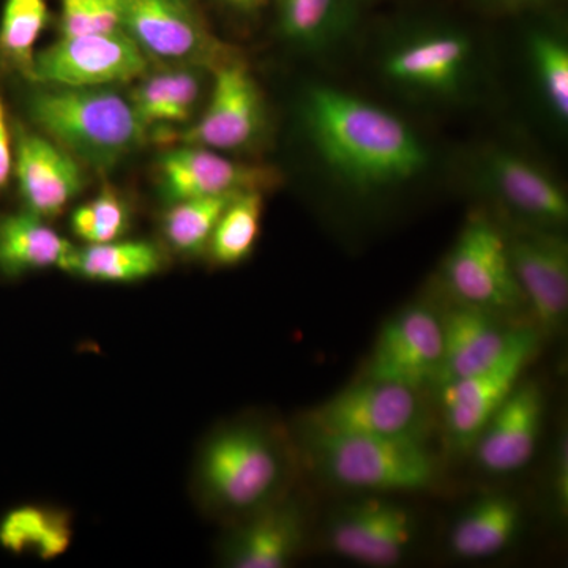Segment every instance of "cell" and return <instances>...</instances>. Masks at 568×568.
<instances>
[{
	"label": "cell",
	"mask_w": 568,
	"mask_h": 568,
	"mask_svg": "<svg viewBox=\"0 0 568 568\" xmlns=\"http://www.w3.org/2000/svg\"><path fill=\"white\" fill-rule=\"evenodd\" d=\"M301 121L328 173L361 193L396 189L428 166L424 141L394 112L331 85H312Z\"/></svg>",
	"instance_id": "cell-1"
},
{
	"label": "cell",
	"mask_w": 568,
	"mask_h": 568,
	"mask_svg": "<svg viewBox=\"0 0 568 568\" xmlns=\"http://www.w3.org/2000/svg\"><path fill=\"white\" fill-rule=\"evenodd\" d=\"M26 112L43 136L102 173L140 149L148 133L130 100L112 88L39 84Z\"/></svg>",
	"instance_id": "cell-2"
},
{
	"label": "cell",
	"mask_w": 568,
	"mask_h": 568,
	"mask_svg": "<svg viewBox=\"0 0 568 568\" xmlns=\"http://www.w3.org/2000/svg\"><path fill=\"white\" fill-rule=\"evenodd\" d=\"M283 476V455L274 435L257 424H234L205 440L193 485L209 511L250 515L274 503Z\"/></svg>",
	"instance_id": "cell-3"
},
{
	"label": "cell",
	"mask_w": 568,
	"mask_h": 568,
	"mask_svg": "<svg viewBox=\"0 0 568 568\" xmlns=\"http://www.w3.org/2000/svg\"><path fill=\"white\" fill-rule=\"evenodd\" d=\"M313 457L335 484L358 491H422L435 481V458L420 437L308 433Z\"/></svg>",
	"instance_id": "cell-4"
},
{
	"label": "cell",
	"mask_w": 568,
	"mask_h": 568,
	"mask_svg": "<svg viewBox=\"0 0 568 568\" xmlns=\"http://www.w3.org/2000/svg\"><path fill=\"white\" fill-rule=\"evenodd\" d=\"M122 29L151 61L212 71L237 58L213 36L194 0H123Z\"/></svg>",
	"instance_id": "cell-5"
},
{
	"label": "cell",
	"mask_w": 568,
	"mask_h": 568,
	"mask_svg": "<svg viewBox=\"0 0 568 568\" xmlns=\"http://www.w3.org/2000/svg\"><path fill=\"white\" fill-rule=\"evenodd\" d=\"M151 59L123 29L62 37L36 52L32 82L69 88H114L140 80Z\"/></svg>",
	"instance_id": "cell-6"
},
{
	"label": "cell",
	"mask_w": 568,
	"mask_h": 568,
	"mask_svg": "<svg viewBox=\"0 0 568 568\" xmlns=\"http://www.w3.org/2000/svg\"><path fill=\"white\" fill-rule=\"evenodd\" d=\"M444 272L448 287L465 305L495 313L511 312L526 302L511 268L507 241L481 213L467 220Z\"/></svg>",
	"instance_id": "cell-7"
},
{
	"label": "cell",
	"mask_w": 568,
	"mask_h": 568,
	"mask_svg": "<svg viewBox=\"0 0 568 568\" xmlns=\"http://www.w3.org/2000/svg\"><path fill=\"white\" fill-rule=\"evenodd\" d=\"M420 413L417 390L366 377L308 413L305 425L323 435L418 437Z\"/></svg>",
	"instance_id": "cell-8"
},
{
	"label": "cell",
	"mask_w": 568,
	"mask_h": 568,
	"mask_svg": "<svg viewBox=\"0 0 568 568\" xmlns=\"http://www.w3.org/2000/svg\"><path fill=\"white\" fill-rule=\"evenodd\" d=\"M211 100L201 119L175 134L182 144L212 151H239L256 142L265 129V103L260 85L239 58L212 70Z\"/></svg>",
	"instance_id": "cell-9"
},
{
	"label": "cell",
	"mask_w": 568,
	"mask_h": 568,
	"mask_svg": "<svg viewBox=\"0 0 568 568\" xmlns=\"http://www.w3.org/2000/svg\"><path fill=\"white\" fill-rule=\"evenodd\" d=\"M536 349V332L518 328L514 331L506 353L495 365L440 388L448 437L455 447L465 450L476 446L485 426L518 386L519 376Z\"/></svg>",
	"instance_id": "cell-10"
},
{
	"label": "cell",
	"mask_w": 568,
	"mask_h": 568,
	"mask_svg": "<svg viewBox=\"0 0 568 568\" xmlns=\"http://www.w3.org/2000/svg\"><path fill=\"white\" fill-rule=\"evenodd\" d=\"M473 41L455 29H426L394 44L384 58L387 80L398 88L450 99L469 81Z\"/></svg>",
	"instance_id": "cell-11"
},
{
	"label": "cell",
	"mask_w": 568,
	"mask_h": 568,
	"mask_svg": "<svg viewBox=\"0 0 568 568\" xmlns=\"http://www.w3.org/2000/svg\"><path fill=\"white\" fill-rule=\"evenodd\" d=\"M155 173L160 196L168 204L220 194L265 193L282 183L275 168L234 162L212 149L189 144L160 153Z\"/></svg>",
	"instance_id": "cell-12"
},
{
	"label": "cell",
	"mask_w": 568,
	"mask_h": 568,
	"mask_svg": "<svg viewBox=\"0 0 568 568\" xmlns=\"http://www.w3.org/2000/svg\"><path fill=\"white\" fill-rule=\"evenodd\" d=\"M443 323L424 305L392 317L377 336L366 377L417 390L435 384L443 361Z\"/></svg>",
	"instance_id": "cell-13"
},
{
	"label": "cell",
	"mask_w": 568,
	"mask_h": 568,
	"mask_svg": "<svg viewBox=\"0 0 568 568\" xmlns=\"http://www.w3.org/2000/svg\"><path fill=\"white\" fill-rule=\"evenodd\" d=\"M14 175L26 211L55 219L85 186L84 168L43 134L20 129L14 145Z\"/></svg>",
	"instance_id": "cell-14"
},
{
	"label": "cell",
	"mask_w": 568,
	"mask_h": 568,
	"mask_svg": "<svg viewBox=\"0 0 568 568\" xmlns=\"http://www.w3.org/2000/svg\"><path fill=\"white\" fill-rule=\"evenodd\" d=\"M480 181L504 207L523 220L544 227L567 222L568 201L562 186L525 155L503 149L488 152L480 163Z\"/></svg>",
	"instance_id": "cell-15"
},
{
	"label": "cell",
	"mask_w": 568,
	"mask_h": 568,
	"mask_svg": "<svg viewBox=\"0 0 568 568\" xmlns=\"http://www.w3.org/2000/svg\"><path fill=\"white\" fill-rule=\"evenodd\" d=\"M525 301L545 331H558L568 313V246L562 235L537 231L507 242Z\"/></svg>",
	"instance_id": "cell-16"
},
{
	"label": "cell",
	"mask_w": 568,
	"mask_h": 568,
	"mask_svg": "<svg viewBox=\"0 0 568 568\" xmlns=\"http://www.w3.org/2000/svg\"><path fill=\"white\" fill-rule=\"evenodd\" d=\"M414 537L409 510L386 500H366L335 518L328 540L343 558L387 567L398 562Z\"/></svg>",
	"instance_id": "cell-17"
},
{
	"label": "cell",
	"mask_w": 568,
	"mask_h": 568,
	"mask_svg": "<svg viewBox=\"0 0 568 568\" xmlns=\"http://www.w3.org/2000/svg\"><path fill=\"white\" fill-rule=\"evenodd\" d=\"M541 422L540 387L518 383L477 439L478 465L491 474L514 473L528 465L537 448Z\"/></svg>",
	"instance_id": "cell-18"
},
{
	"label": "cell",
	"mask_w": 568,
	"mask_h": 568,
	"mask_svg": "<svg viewBox=\"0 0 568 568\" xmlns=\"http://www.w3.org/2000/svg\"><path fill=\"white\" fill-rule=\"evenodd\" d=\"M305 537V521L294 503H271L246 515L224 541L222 562L233 568H283L293 562Z\"/></svg>",
	"instance_id": "cell-19"
},
{
	"label": "cell",
	"mask_w": 568,
	"mask_h": 568,
	"mask_svg": "<svg viewBox=\"0 0 568 568\" xmlns=\"http://www.w3.org/2000/svg\"><path fill=\"white\" fill-rule=\"evenodd\" d=\"M511 336L514 331H500L485 310L470 305L455 310L443 323V361L436 386L443 388L485 372L503 357Z\"/></svg>",
	"instance_id": "cell-20"
},
{
	"label": "cell",
	"mask_w": 568,
	"mask_h": 568,
	"mask_svg": "<svg viewBox=\"0 0 568 568\" xmlns=\"http://www.w3.org/2000/svg\"><path fill=\"white\" fill-rule=\"evenodd\" d=\"M203 67L174 65L140 78L129 97L145 129L192 121L203 95Z\"/></svg>",
	"instance_id": "cell-21"
},
{
	"label": "cell",
	"mask_w": 568,
	"mask_h": 568,
	"mask_svg": "<svg viewBox=\"0 0 568 568\" xmlns=\"http://www.w3.org/2000/svg\"><path fill=\"white\" fill-rule=\"evenodd\" d=\"M74 246L31 212L0 219V272L20 276L43 268L65 267Z\"/></svg>",
	"instance_id": "cell-22"
},
{
	"label": "cell",
	"mask_w": 568,
	"mask_h": 568,
	"mask_svg": "<svg viewBox=\"0 0 568 568\" xmlns=\"http://www.w3.org/2000/svg\"><path fill=\"white\" fill-rule=\"evenodd\" d=\"M159 246L145 241H114L73 248L63 271L99 283H136L159 274Z\"/></svg>",
	"instance_id": "cell-23"
},
{
	"label": "cell",
	"mask_w": 568,
	"mask_h": 568,
	"mask_svg": "<svg viewBox=\"0 0 568 568\" xmlns=\"http://www.w3.org/2000/svg\"><path fill=\"white\" fill-rule=\"evenodd\" d=\"M521 523V510L506 496H487L458 519L450 534V548L465 559L497 555L511 544Z\"/></svg>",
	"instance_id": "cell-24"
},
{
	"label": "cell",
	"mask_w": 568,
	"mask_h": 568,
	"mask_svg": "<svg viewBox=\"0 0 568 568\" xmlns=\"http://www.w3.org/2000/svg\"><path fill=\"white\" fill-rule=\"evenodd\" d=\"M284 39L305 50H324L349 29L353 0H272Z\"/></svg>",
	"instance_id": "cell-25"
},
{
	"label": "cell",
	"mask_w": 568,
	"mask_h": 568,
	"mask_svg": "<svg viewBox=\"0 0 568 568\" xmlns=\"http://www.w3.org/2000/svg\"><path fill=\"white\" fill-rule=\"evenodd\" d=\"M69 515L55 508L20 507L0 523V545L13 552L32 551L40 559L59 558L70 547Z\"/></svg>",
	"instance_id": "cell-26"
},
{
	"label": "cell",
	"mask_w": 568,
	"mask_h": 568,
	"mask_svg": "<svg viewBox=\"0 0 568 568\" xmlns=\"http://www.w3.org/2000/svg\"><path fill=\"white\" fill-rule=\"evenodd\" d=\"M263 194L239 193L226 205L207 246L213 263L230 267L241 264L252 254L260 237Z\"/></svg>",
	"instance_id": "cell-27"
},
{
	"label": "cell",
	"mask_w": 568,
	"mask_h": 568,
	"mask_svg": "<svg viewBox=\"0 0 568 568\" xmlns=\"http://www.w3.org/2000/svg\"><path fill=\"white\" fill-rule=\"evenodd\" d=\"M48 0H6L0 18V58L32 81L36 43L50 22Z\"/></svg>",
	"instance_id": "cell-28"
},
{
	"label": "cell",
	"mask_w": 568,
	"mask_h": 568,
	"mask_svg": "<svg viewBox=\"0 0 568 568\" xmlns=\"http://www.w3.org/2000/svg\"><path fill=\"white\" fill-rule=\"evenodd\" d=\"M235 194L193 197L170 204L163 216V234L171 248L185 256L205 252L220 216Z\"/></svg>",
	"instance_id": "cell-29"
},
{
	"label": "cell",
	"mask_w": 568,
	"mask_h": 568,
	"mask_svg": "<svg viewBox=\"0 0 568 568\" xmlns=\"http://www.w3.org/2000/svg\"><path fill=\"white\" fill-rule=\"evenodd\" d=\"M529 54L536 69L538 88L549 111L560 123L568 119V48L558 33L532 32Z\"/></svg>",
	"instance_id": "cell-30"
},
{
	"label": "cell",
	"mask_w": 568,
	"mask_h": 568,
	"mask_svg": "<svg viewBox=\"0 0 568 568\" xmlns=\"http://www.w3.org/2000/svg\"><path fill=\"white\" fill-rule=\"evenodd\" d=\"M70 224L85 244H108L119 241L129 230L130 213L118 193L103 190L91 203L73 212Z\"/></svg>",
	"instance_id": "cell-31"
},
{
	"label": "cell",
	"mask_w": 568,
	"mask_h": 568,
	"mask_svg": "<svg viewBox=\"0 0 568 568\" xmlns=\"http://www.w3.org/2000/svg\"><path fill=\"white\" fill-rule=\"evenodd\" d=\"M122 17L123 0H61L59 31L62 37L119 31Z\"/></svg>",
	"instance_id": "cell-32"
},
{
	"label": "cell",
	"mask_w": 568,
	"mask_h": 568,
	"mask_svg": "<svg viewBox=\"0 0 568 568\" xmlns=\"http://www.w3.org/2000/svg\"><path fill=\"white\" fill-rule=\"evenodd\" d=\"M552 496L560 514H567L568 507V446L567 436L560 435L552 466Z\"/></svg>",
	"instance_id": "cell-33"
},
{
	"label": "cell",
	"mask_w": 568,
	"mask_h": 568,
	"mask_svg": "<svg viewBox=\"0 0 568 568\" xmlns=\"http://www.w3.org/2000/svg\"><path fill=\"white\" fill-rule=\"evenodd\" d=\"M13 145H11V133L9 121H7L6 104L0 99V190L9 185L11 173H13Z\"/></svg>",
	"instance_id": "cell-34"
},
{
	"label": "cell",
	"mask_w": 568,
	"mask_h": 568,
	"mask_svg": "<svg viewBox=\"0 0 568 568\" xmlns=\"http://www.w3.org/2000/svg\"><path fill=\"white\" fill-rule=\"evenodd\" d=\"M227 10L242 18H254L263 13L272 0H220Z\"/></svg>",
	"instance_id": "cell-35"
},
{
	"label": "cell",
	"mask_w": 568,
	"mask_h": 568,
	"mask_svg": "<svg viewBox=\"0 0 568 568\" xmlns=\"http://www.w3.org/2000/svg\"><path fill=\"white\" fill-rule=\"evenodd\" d=\"M488 2L497 3V6L506 7H526L534 6V3L544 2V0H488Z\"/></svg>",
	"instance_id": "cell-36"
}]
</instances>
